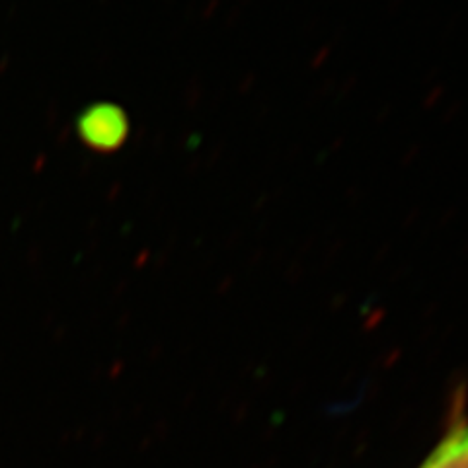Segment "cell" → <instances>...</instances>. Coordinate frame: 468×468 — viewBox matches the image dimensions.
I'll list each match as a JSON object with an SVG mask.
<instances>
[{"instance_id": "obj_1", "label": "cell", "mask_w": 468, "mask_h": 468, "mask_svg": "<svg viewBox=\"0 0 468 468\" xmlns=\"http://www.w3.org/2000/svg\"><path fill=\"white\" fill-rule=\"evenodd\" d=\"M418 468H468V397L464 388L452 394L445 430Z\"/></svg>"}, {"instance_id": "obj_2", "label": "cell", "mask_w": 468, "mask_h": 468, "mask_svg": "<svg viewBox=\"0 0 468 468\" xmlns=\"http://www.w3.org/2000/svg\"><path fill=\"white\" fill-rule=\"evenodd\" d=\"M79 135L96 151H113L127 137V117L115 106H94L80 115Z\"/></svg>"}]
</instances>
